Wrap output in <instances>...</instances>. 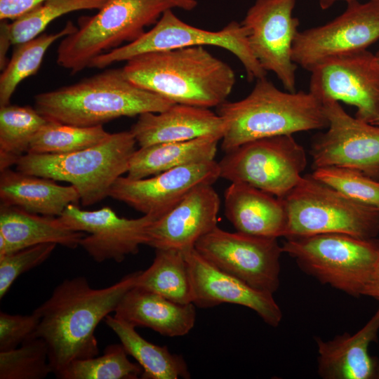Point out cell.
I'll return each mask as SVG.
<instances>
[{"label": "cell", "mask_w": 379, "mask_h": 379, "mask_svg": "<svg viewBox=\"0 0 379 379\" xmlns=\"http://www.w3.org/2000/svg\"><path fill=\"white\" fill-rule=\"evenodd\" d=\"M138 272L99 289L93 288L84 277L66 279L34 310L40 319L36 337L46 342L56 377L72 361L99 354L95 328L135 286Z\"/></svg>", "instance_id": "6da1fadb"}, {"label": "cell", "mask_w": 379, "mask_h": 379, "mask_svg": "<svg viewBox=\"0 0 379 379\" xmlns=\"http://www.w3.org/2000/svg\"><path fill=\"white\" fill-rule=\"evenodd\" d=\"M126 77L175 103L218 107L236 82L235 73L202 46L145 53L126 62Z\"/></svg>", "instance_id": "7a4b0ae2"}, {"label": "cell", "mask_w": 379, "mask_h": 379, "mask_svg": "<svg viewBox=\"0 0 379 379\" xmlns=\"http://www.w3.org/2000/svg\"><path fill=\"white\" fill-rule=\"evenodd\" d=\"M173 104L130 81L122 68L105 70L34 98V108L47 119L81 127L102 125L122 117L161 112Z\"/></svg>", "instance_id": "3957f363"}, {"label": "cell", "mask_w": 379, "mask_h": 379, "mask_svg": "<svg viewBox=\"0 0 379 379\" xmlns=\"http://www.w3.org/2000/svg\"><path fill=\"white\" fill-rule=\"evenodd\" d=\"M224 120L225 153L256 139L328 127L322 102L310 92L281 91L266 77L244 98L217 107Z\"/></svg>", "instance_id": "277c9868"}, {"label": "cell", "mask_w": 379, "mask_h": 379, "mask_svg": "<svg viewBox=\"0 0 379 379\" xmlns=\"http://www.w3.org/2000/svg\"><path fill=\"white\" fill-rule=\"evenodd\" d=\"M197 5L196 0H107L96 14L80 17L77 29L62 39L57 63L77 74L101 54L138 39L165 11Z\"/></svg>", "instance_id": "5b68a950"}, {"label": "cell", "mask_w": 379, "mask_h": 379, "mask_svg": "<svg viewBox=\"0 0 379 379\" xmlns=\"http://www.w3.org/2000/svg\"><path fill=\"white\" fill-rule=\"evenodd\" d=\"M136 144L130 131L114 133L95 145L74 152L27 153L15 164L16 169L67 182L77 190L81 204L90 206L109 197L114 182L127 173Z\"/></svg>", "instance_id": "8992f818"}, {"label": "cell", "mask_w": 379, "mask_h": 379, "mask_svg": "<svg viewBox=\"0 0 379 379\" xmlns=\"http://www.w3.org/2000/svg\"><path fill=\"white\" fill-rule=\"evenodd\" d=\"M284 253L323 284L359 298L379 258V239L324 233L286 238Z\"/></svg>", "instance_id": "52a82bcc"}, {"label": "cell", "mask_w": 379, "mask_h": 379, "mask_svg": "<svg viewBox=\"0 0 379 379\" xmlns=\"http://www.w3.org/2000/svg\"><path fill=\"white\" fill-rule=\"evenodd\" d=\"M287 225L284 237L342 233L361 239L379 233V211L358 203L312 174L303 175L283 198Z\"/></svg>", "instance_id": "ba28073f"}, {"label": "cell", "mask_w": 379, "mask_h": 379, "mask_svg": "<svg viewBox=\"0 0 379 379\" xmlns=\"http://www.w3.org/2000/svg\"><path fill=\"white\" fill-rule=\"evenodd\" d=\"M248 30L232 21L218 31L193 27L172 11H165L154 27L131 43L101 54L88 67L102 69L113 63L128 61L145 53L195 46H215L231 52L241 62L249 82L266 77L267 72L255 58L248 44Z\"/></svg>", "instance_id": "9c48e42d"}, {"label": "cell", "mask_w": 379, "mask_h": 379, "mask_svg": "<svg viewBox=\"0 0 379 379\" xmlns=\"http://www.w3.org/2000/svg\"><path fill=\"white\" fill-rule=\"evenodd\" d=\"M218 165L220 178L283 198L302 177L307 158L292 135H282L245 142L226 152Z\"/></svg>", "instance_id": "30bf717a"}, {"label": "cell", "mask_w": 379, "mask_h": 379, "mask_svg": "<svg viewBox=\"0 0 379 379\" xmlns=\"http://www.w3.org/2000/svg\"><path fill=\"white\" fill-rule=\"evenodd\" d=\"M194 248L219 269L251 287L274 294L280 285L277 239L230 232L216 227L196 243Z\"/></svg>", "instance_id": "8fae6325"}, {"label": "cell", "mask_w": 379, "mask_h": 379, "mask_svg": "<svg viewBox=\"0 0 379 379\" xmlns=\"http://www.w3.org/2000/svg\"><path fill=\"white\" fill-rule=\"evenodd\" d=\"M345 11L328 23L298 32L293 44V61L311 69L321 61L366 50L379 39V1L347 2Z\"/></svg>", "instance_id": "7c38bea8"}, {"label": "cell", "mask_w": 379, "mask_h": 379, "mask_svg": "<svg viewBox=\"0 0 379 379\" xmlns=\"http://www.w3.org/2000/svg\"><path fill=\"white\" fill-rule=\"evenodd\" d=\"M310 91L321 102L343 101L372 124L379 110V62L367 49L326 58L310 71Z\"/></svg>", "instance_id": "4fadbf2b"}, {"label": "cell", "mask_w": 379, "mask_h": 379, "mask_svg": "<svg viewBox=\"0 0 379 379\" xmlns=\"http://www.w3.org/2000/svg\"><path fill=\"white\" fill-rule=\"evenodd\" d=\"M321 102L328 130L312 145L313 168H348L379 180V126L351 117L338 101Z\"/></svg>", "instance_id": "5bb4252c"}, {"label": "cell", "mask_w": 379, "mask_h": 379, "mask_svg": "<svg viewBox=\"0 0 379 379\" xmlns=\"http://www.w3.org/2000/svg\"><path fill=\"white\" fill-rule=\"evenodd\" d=\"M296 0H255L241 22L248 30V44L261 67L274 72L286 91L294 93L293 44L299 20L293 16Z\"/></svg>", "instance_id": "9a60e30c"}, {"label": "cell", "mask_w": 379, "mask_h": 379, "mask_svg": "<svg viewBox=\"0 0 379 379\" xmlns=\"http://www.w3.org/2000/svg\"><path fill=\"white\" fill-rule=\"evenodd\" d=\"M58 218L67 227L88 233L79 246L98 262H121L126 256L138 253L140 246L146 244L148 228L156 220L148 215L121 218L109 207L85 211L74 204H69Z\"/></svg>", "instance_id": "2e32d148"}, {"label": "cell", "mask_w": 379, "mask_h": 379, "mask_svg": "<svg viewBox=\"0 0 379 379\" xmlns=\"http://www.w3.org/2000/svg\"><path fill=\"white\" fill-rule=\"evenodd\" d=\"M218 178V162L211 160L174 168L152 178L121 176L111 187L109 197L157 219L193 189L203 185H213Z\"/></svg>", "instance_id": "e0dca14e"}, {"label": "cell", "mask_w": 379, "mask_h": 379, "mask_svg": "<svg viewBox=\"0 0 379 379\" xmlns=\"http://www.w3.org/2000/svg\"><path fill=\"white\" fill-rule=\"evenodd\" d=\"M184 255L194 305L210 308L222 303L239 305L253 310L269 326L279 325L283 314L273 294L255 289L219 269L195 248L184 252Z\"/></svg>", "instance_id": "ac0fdd59"}, {"label": "cell", "mask_w": 379, "mask_h": 379, "mask_svg": "<svg viewBox=\"0 0 379 379\" xmlns=\"http://www.w3.org/2000/svg\"><path fill=\"white\" fill-rule=\"evenodd\" d=\"M220 199L212 185L198 186L149 227L146 244L182 252L218 226Z\"/></svg>", "instance_id": "d6986e66"}, {"label": "cell", "mask_w": 379, "mask_h": 379, "mask_svg": "<svg viewBox=\"0 0 379 379\" xmlns=\"http://www.w3.org/2000/svg\"><path fill=\"white\" fill-rule=\"evenodd\" d=\"M224 130L223 119L209 108L175 103L163 112L139 115L130 131L142 147L212 134L222 136Z\"/></svg>", "instance_id": "ffe728a7"}, {"label": "cell", "mask_w": 379, "mask_h": 379, "mask_svg": "<svg viewBox=\"0 0 379 379\" xmlns=\"http://www.w3.org/2000/svg\"><path fill=\"white\" fill-rule=\"evenodd\" d=\"M379 306L368 321L356 333L347 332L324 341L315 338L317 371L324 379H373L378 359L370 356L368 347L378 341Z\"/></svg>", "instance_id": "44dd1931"}, {"label": "cell", "mask_w": 379, "mask_h": 379, "mask_svg": "<svg viewBox=\"0 0 379 379\" xmlns=\"http://www.w3.org/2000/svg\"><path fill=\"white\" fill-rule=\"evenodd\" d=\"M225 214L237 231L268 238L284 237L287 216L281 198L243 182L225 190Z\"/></svg>", "instance_id": "7402d4cb"}, {"label": "cell", "mask_w": 379, "mask_h": 379, "mask_svg": "<svg viewBox=\"0 0 379 379\" xmlns=\"http://www.w3.org/2000/svg\"><path fill=\"white\" fill-rule=\"evenodd\" d=\"M114 313L135 328H149L167 337L187 335L196 321L193 303H177L135 286L124 295Z\"/></svg>", "instance_id": "603a6c76"}, {"label": "cell", "mask_w": 379, "mask_h": 379, "mask_svg": "<svg viewBox=\"0 0 379 379\" xmlns=\"http://www.w3.org/2000/svg\"><path fill=\"white\" fill-rule=\"evenodd\" d=\"M85 235V232L65 226L58 217L32 213L15 206L1 204L0 258L44 243L76 248Z\"/></svg>", "instance_id": "cb8c5ba5"}, {"label": "cell", "mask_w": 379, "mask_h": 379, "mask_svg": "<svg viewBox=\"0 0 379 379\" xmlns=\"http://www.w3.org/2000/svg\"><path fill=\"white\" fill-rule=\"evenodd\" d=\"M0 199L3 205L58 217L69 204H77L80 196L72 185H60L49 178L7 168L1 171Z\"/></svg>", "instance_id": "d4e9b609"}, {"label": "cell", "mask_w": 379, "mask_h": 379, "mask_svg": "<svg viewBox=\"0 0 379 379\" xmlns=\"http://www.w3.org/2000/svg\"><path fill=\"white\" fill-rule=\"evenodd\" d=\"M222 138L212 134L140 147L131 157L127 177L142 179L174 168L214 160Z\"/></svg>", "instance_id": "484cf974"}, {"label": "cell", "mask_w": 379, "mask_h": 379, "mask_svg": "<svg viewBox=\"0 0 379 379\" xmlns=\"http://www.w3.org/2000/svg\"><path fill=\"white\" fill-rule=\"evenodd\" d=\"M107 326L117 335L128 355L142 368L141 378H190L187 365L182 355L173 354L167 347L154 345L142 338L135 327L114 316L105 318Z\"/></svg>", "instance_id": "4316f807"}, {"label": "cell", "mask_w": 379, "mask_h": 379, "mask_svg": "<svg viewBox=\"0 0 379 379\" xmlns=\"http://www.w3.org/2000/svg\"><path fill=\"white\" fill-rule=\"evenodd\" d=\"M152 265L139 271L135 286L180 304L192 303L189 269L184 253L155 249Z\"/></svg>", "instance_id": "83f0119b"}, {"label": "cell", "mask_w": 379, "mask_h": 379, "mask_svg": "<svg viewBox=\"0 0 379 379\" xmlns=\"http://www.w3.org/2000/svg\"><path fill=\"white\" fill-rule=\"evenodd\" d=\"M48 119L29 106L0 107V171L9 168L27 153L29 144Z\"/></svg>", "instance_id": "f1b7e54d"}, {"label": "cell", "mask_w": 379, "mask_h": 379, "mask_svg": "<svg viewBox=\"0 0 379 379\" xmlns=\"http://www.w3.org/2000/svg\"><path fill=\"white\" fill-rule=\"evenodd\" d=\"M77 28L72 21H68L58 32L42 33L14 46L12 56L0 76V107L10 104L18 85L38 72L49 47L59 39L74 32Z\"/></svg>", "instance_id": "f546056e"}, {"label": "cell", "mask_w": 379, "mask_h": 379, "mask_svg": "<svg viewBox=\"0 0 379 379\" xmlns=\"http://www.w3.org/2000/svg\"><path fill=\"white\" fill-rule=\"evenodd\" d=\"M111 133L102 125L81 127L48 120L33 137L27 153L67 154L95 145Z\"/></svg>", "instance_id": "4dcf8cb0"}, {"label": "cell", "mask_w": 379, "mask_h": 379, "mask_svg": "<svg viewBox=\"0 0 379 379\" xmlns=\"http://www.w3.org/2000/svg\"><path fill=\"white\" fill-rule=\"evenodd\" d=\"M120 344L107 346L103 354L72 361L57 377L60 379H137L142 368L131 362Z\"/></svg>", "instance_id": "1f68e13d"}, {"label": "cell", "mask_w": 379, "mask_h": 379, "mask_svg": "<svg viewBox=\"0 0 379 379\" xmlns=\"http://www.w3.org/2000/svg\"><path fill=\"white\" fill-rule=\"evenodd\" d=\"M107 0H48L7 23L11 45L25 42L43 33L54 20L81 10H99Z\"/></svg>", "instance_id": "d6a6232c"}, {"label": "cell", "mask_w": 379, "mask_h": 379, "mask_svg": "<svg viewBox=\"0 0 379 379\" xmlns=\"http://www.w3.org/2000/svg\"><path fill=\"white\" fill-rule=\"evenodd\" d=\"M51 373L48 347L39 337L0 352V379H43Z\"/></svg>", "instance_id": "836d02e7"}, {"label": "cell", "mask_w": 379, "mask_h": 379, "mask_svg": "<svg viewBox=\"0 0 379 379\" xmlns=\"http://www.w3.org/2000/svg\"><path fill=\"white\" fill-rule=\"evenodd\" d=\"M312 175L348 198L379 211V180L354 169L338 166L317 168Z\"/></svg>", "instance_id": "e575fe53"}, {"label": "cell", "mask_w": 379, "mask_h": 379, "mask_svg": "<svg viewBox=\"0 0 379 379\" xmlns=\"http://www.w3.org/2000/svg\"><path fill=\"white\" fill-rule=\"evenodd\" d=\"M56 245L53 243L41 244L0 258V299L4 297L19 276L46 261Z\"/></svg>", "instance_id": "d590c367"}, {"label": "cell", "mask_w": 379, "mask_h": 379, "mask_svg": "<svg viewBox=\"0 0 379 379\" xmlns=\"http://www.w3.org/2000/svg\"><path fill=\"white\" fill-rule=\"evenodd\" d=\"M39 315L11 314L0 312V352L8 351L36 337L39 324Z\"/></svg>", "instance_id": "8d00e7d4"}, {"label": "cell", "mask_w": 379, "mask_h": 379, "mask_svg": "<svg viewBox=\"0 0 379 379\" xmlns=\"http://www.w3.org/2000/svg\"><path fill=\"white\" fill-rule=\"evenodd\" d=\"M48 0H0V20H13Z\"/></svg>", "instance_id": "74e56055"}, {"label": "cell", "mask_w": 379, "mask_h": 379, "mask_svg": "<svg viewBox=\"0 0 379 379\" xmlns=\"http://www.w3.org/2000/svg\"><path fill=\"white\" fill-rule=\"evenodd\" d=\"M8 20H1V32H0V67L3 70L8 63L6 59V53L9 46L11 44L9 35L7 29Z\"/></svg>", "instance_id": "f35d334b"}, {"label": "cell", "mask_w": 379, "mask_h": 379, "mask_svg": "<svg viewBox=\"0 0 379 379\" xmlns=\"http://www.w3.org/2000/svg\"><path fill=\"white\" fill-rule=\"evenodd\" d=\"M363 295L379 300V258L371 278L364 288Z\"/></svg>", "instance_id": "ab89813d"}, {"label": "cell", "mask_w": 379, "mask_h": 379, "mask_svg": "<svg viewBox=\"0 0 379 379\" xmlns=\"http://www.w3.org/2000/svg\"><path fill=\"white\" fill-rule=\"evenodd\" d=\"M338 1H340V0H318V2H319V5L320 8L322 10H326L329 8L330 7H331L333 4ZM344 1H346L347 2L352 0H344ZM371 1H379V0H371Z\"/></svg>", "instance_id": "60d3db41"}, {"label": "cell", "mask_w": 379, "mask_h": 379, "mask_svg": "<svg viewBox=\"0 0 379 379\" xmlns=\"http://www.w3.org/2000/svg\"><path fill=\"white\" fill-rule=\"evenodd\" d=\"M371 124L379 126V110L375 120Z\"/></svg>", "instance_id": "b9f144b4"}, {"label": "cell", "mask_w": 379, "mask_h": 379, "mask_svg": "<svg viewBox=\"0 0 379 379\" xmlns=\"http://www.w3.org/2000/svg\"><path fill=\"white\" fill-rule=\"evenodd\" d=\"M375 378L379 379V360L378 359L376 369H375Z\"/></svg>", "instance_id": "7bdbcfd3"}, {"label": "cell", "mask_w": 379, "mask_h": 379, "mask_svg": "<svg viewBox=\"0 0 379 379\" xmlns=\"http://www.w3.org/2000/svg\"><path fill=\"white\" fill-rule=\"evenodd\" d=\"M375 55V56H376V58H377V59H378V60L379 62V50L377 51V53Z\"/></svg>", "instance_id": "ee69618b"}]
</instances>
